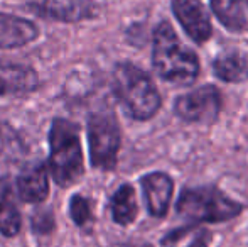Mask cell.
I'll list each match as a JSON object with an SVG mask.
<instances>
[{"mask_svg": "<svg viewBox=\"0 0 248 247\" xmlns=\"http://www.w3.org/2000/svg\"><path fill=\"white\" fill-rule=\"evenodd\" d=\"M152 65L160 78L179 86L193 85L199 73L194 51L181 44L176 31L166 20L154 31Z\"/></svg>", "mask_w": 248, "mask_h": 247, "instance_id": "obj_1", "label": "cell"}, {"mask_svg": "<svg viewBox=\"0 0 248 247\" xmlns=\"http://www.w3.org/2000/svg\"><path fill=\"white\" fill-rule=\"evenodd\" d=\"M113 92L128 115L137 120H147L160 109V95L150 76L132 63L117 65Z\"/></svg>", "mask_w": 248, "mask_h": 247, "instance_id": "obj_2", "label": "cell"}, {"mask_svg": "<svg viewBox=\"0 0 248 247\" xmlns=\"http://www.w3.org/2000/svg\"><path fill=\"white\" fill-rule=\"evenodd\" d=\"M49 171L59 186H69L83 175V151L78 129L64 119H56L49 132Z\"/></svg>", "mask_w": 248, "mask_h": 247, "instance_id": "obj_3", "label": "cell"}, {"mask_svg": "<svg viewBox=\"0 0 248 247\" xmlns=\"http://www.w3.org/2000/svg\"><path fill=\"white\" fill-rule=\"evenodd\" d=\"M177 214L191 222H226L242 212V205L223 195L215 186L183 190L177 200Z\"/></svg>", "mask_w": 248, "mask_h": 247, "instance_id": "obj_4", "label": "cell"}, {"mask_svg": "<svg viewBox=\"0 0 248 247\" xmlns=\"http://www.w3.org/2000/svg\"><path fill=\"white\" fill-rule=\"evenodd\" d=\"M88 144L92 165L98 169H113L120 149V129L111 112L93 114L88 120Z\"/></svg>", "mask_w": 248, "mask_h": 247, "instance_id": "obj_5", "label": "cell"}, {"mask_svg": "<svg viewBox=\"0 0 248 247\" xmlns=\"http://www.w3.org/2000/svg\"><path fill=\"white\" fill-rule=\"evenodd\" d=\"M177 117L186 122L209 124L216 120L221 110V95L219 90L213 85H204L184 93L174 103Z\"/></svg>", "mask_w": 248, "mask_h": 247, "instance_id": "obj_6", "label": "cell"}, {"mask_svg": "<svg viewBox=\"0 0 248 247\" xmlns=\"http://www.w3.org/2000/svg\"><path fill=\"white\" fill-rule=\"evenodd\" d=\"M172 12L194 43H206L211 37V20L201 0H172Z\"/></svg>", "mask_w": 248, "mask_h": 247, "instance_id": "obj_7", "label": "cell"}, {"mask_svg": "<svg viewBox=\"0 0 248 247\" xmlns=\"http://www.w3.org/2000/svg\"><path fill=\"white\" fill-rule=\"evenodd\" d=\"M31 9L39 16L61 22H78L95 16L93 0H41Z\"/></svg>", "mask_w": 248, "mask_h": 247, "instance_id": "obj_8", "label": "cell"}, {"mask_svg": "<svg viewBox=\"0 0 248 247\" xmlns=\"http://www.w3.org/2000/svg\"><path fill=\"white\" fill-rule=\"evenodd\" d=\"M147 210L154 217H164L172 198V180L166 173H150L140 180Z\"/></svg>", "mask_w": 248, "mask_h": 247, "instance_id": "obj_9", "label": "cell"}, {"mask_svg": "<svg viewBox=\"0 0 248 247\" xmlns=\"http://www.w3.org/2000/svg\"><path fill=\"white\" fill-rule=\"evenodd\" d=\"M39 78L32 68L0 63V97L26 95L37 88Z\"/></svg>", "mask_w": 248, "mask_h": 247, "instance_id": "obj_10", "label": "cell"}, {"mask_svg": "<svg viewBox=\"0 0 248 247\" xmlns=\"http://www.w3.org/2000/svg\"><path fill=\"white\" fill-rule=\"evenodd\" d=\"M37 34L39 31L31 20L0 14V49L26 46L36 39Z\"/></svg>", "mask_w": 248, "mask_h": 247, "instance_id": "obj_11", "label": "cell"}, {"mask_svg": "<svg viewBox=\"0 0 248 247\" xmlns=\"http://www.w3.org/2000/svg\"><path fill=\"white\" fill-rule=\"evenodd\" d=\"M17 191L20 198L29 203H41L49 191V175L44 165L26 168L17 178Z\"/></svg>", "mask_w": 248, "mask_h": 247, "instance_id": "obj_12", "label": "cell"}, {"mask_svg": "<svg viewBox=\"0 0 248 247\" xmlns=\"http://www.w3.org/2000/svg\"><path fill=\"white\" fill-rule=\"evenodd\" d=\"M20 231V214L16 205L12 186L7 180H0V232L14 237Z\"/></svg>", "mask_w": 248, "mask_h": 247, "instance_id": "obj_13", "label": "cell"}, {"mask_svg": "<svg viewBox=\"0 0 248 247\" xmlns=\"http://www.w3.org/2000/svg\"><path fill=\"white\" fill-rule=\"evenodd\" d=\"M213 69L219 80L228 83H240L248 78V65L238 51H226L218 54L213 61Z\"/></svg>", "mask_w": 248, "mask_h": 247, "instance_id": "obj_14", "label": "cell"}, {"mask_svg": "<svg viewBox=\"0 0 248 247\" xmlns=\"http://www.w3.org/2000/svg\"><path fill=\"white\" fill-rule=\"evenodd\" d=\"M216 19L233 33H240L247 26L243 0H209Z\"/></svg>", "mask_w": 248, "mask_h": 247, "instance_id": "obj_15", "label": "cell"}, {"mask_svg": "<svg viewBox=\"0 0 248 247\" xmlns=\"http://www.w3.org/2000/svg\"><path fill=\"white\" fill-rule=\"evenodd\" d=\"M211 234L198 225H186L170 231L160 241V247H208Z\"/></svg>", "mask_w": 248, "mask_h": 247, "instance_id": "obj_16", "label": "cell"}, {"mask_svg": "<svg viewBox=\"0 0 248 247\" xmlns=\"http://www.w3.org/2000/svg\"><path fill=\"white\" fill-rule=\"evenodd\" d=\"M111 217L117 224L128 225L137 217V201H135V191L130 185H122L115 191L110 201Z\"/></svg>", "mask_w": 248, "mask_h": 247, "instance_id": "obj_17", "label": "cell"}, {"mask_svg": "<svg viewBox=\"0 0 248 247\" xmlns=\"http://www.w3.org/2000/svg\"><path fill=\"white\" fill-rule=\"evenodd\" d=\"M69 214H71L73 220L76 222V225H85L92 217L88 200L81 195H75L71 198V203H69Z\"/></svg>", "mask_w": 248, "mask_h": 247, "instance_id": "obj_18", "label": "cell"}, {"mask_svg": "<svg viewBox=\"0 0 248 247\" xmlns=\"http://www.w3.org/2000/svg\"><path fill=\"white\" fill-rule=\"evenodd\" d=\"M247 3H248V0H247Z\"/></svg>", "mask_w": 248, "mask_h": 247, "instance_id": "obj_19", "label": "cell"}]
</instances>
